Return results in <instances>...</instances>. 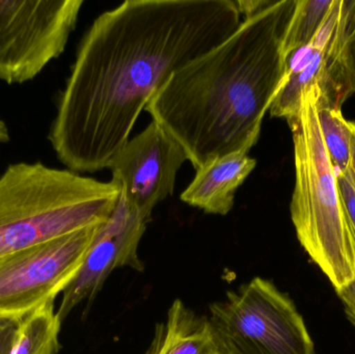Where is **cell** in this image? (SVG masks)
Listing matches in <instances>:
<instances>
[{
    "label": "cell",
    "mask_w": 355,
    "mask_h": 354,
    "mask_svg": "<svg viewBox=\"0 0 355 354\" xmlns=\"http://www.w3.org/2000/svg\"><path fill=\"white\" fill-rule=\"evenodd\" d=\"M235 0H128L87 29L60 93L50 145L67 170L108 168L173 73L231 37Z\"/></svg>",
    "instance_id": "1"
},
{
    "label": "cell",
    "mask_w": 355,
    "mask_h": 354,
    "mask_svg": "<svg viewBox=\"0 0 355 354\" xmlns=\"http://www.w3.org/2000/svg\"><path fill=\"white\" fill-rule=\"evenodd\" d=\"M295 0H275L210 51L173 73L146 107L196 170L248 152L287 81L283 39Z\"/></svg>",
    "instance_id": "2"
},
{
    "label": "cell",
    "mask_w": 355,
    "mask_h": 354,
    "mask_svg": "<svg viewBox=\"0 0 355 354\" xmlns=\"http://www.w3.org/2000/svg\"><path fill=\"white\" fill-rule=\"evenodd\" d=\"M121 189L42 162L10 164L0 176V257L98 226Z\"/></svg>",
    "instance_id": "3"
},
{
    "label": "cell",
    "mask_w": 355,
    "mask_h": 354,
    "mask_svg": "<svg viewBox=\"0 0 355 354\" xmlns=\"http://www.w3.org/2000/svg\"><path fill=\"white\" fill-rule=\"evenodd\" d=\"M293 137L295 183L290 212L296 236L336 292L355 276V234L321 133L314 87L287 121Z\"/></svg>",
    "instance_id": "4"
},
{
    "label": "cell",
    "mask_w": 355,
    "mask_h": 354,
    "mask_svg": "<svg viewBox=\"0 0 355 354\" xmlns=\"http://www.w3.org/2000/svg\"><path fill=\"white\" fill-rule=\"evenodd\" d=\"M208 321L217 354H316L294 301L265 278L211 305Z\"/></svg>",
    "instance_id": "5"
},
{
    "label": "cell",
    "mask_w": 355,
    "mask_h": 354,
    "mask_svg": "<svg viewBox=\"0 0 355 354\" xmlns=\"http://www.w3.org/2000/svg\"><path fill=\"white\" fill-rule=\"evenodd\" d=\"M314 87L318 107L341 109L355 94V0H334L310 45L287 57V81L270 116L297 114L304 89Z\"/></svg>",
    "instance_id": "6"
},
{
    "label": "cell",
    "mask_w": 355,
    "mask_h": 354,
    "mask_svg": "<svg viewBox=\"0 0 355 354\" xmlns=\"http://www.w3.org/2000/svg\"><path fill=\"white\" fill-rule=\"evenodd\" d=\"M83 0H0V80L35 79L66 49Z\"/></svg>",
    "instance_id": "7"
},
{
    "label": "cell",
    "mask_w": 355,
    "mask_h": 354,
    "mask_svg": "<svg viewBox=\"0 0 355 354\" xmlns=\"http://www.w3.org/2000/svg\"><path fill=\"white\" fill-rule=\"evenodd\" d=\"M98 227L0 257V316L23 317L55 301L78 274Z\"/></svg>",
    "instance_id": "8"
},
{
    "label": "cell",
    "mask_w": 355,
    "mask_h": 354,
    "mask_svg": "<svg viewBox=\"0 0 355 354\" xmlns=\"http://www.w3.org/2000/svg\"><path fill=\"white\" fill-rule=\"evenodd\" d=\"M187 160L181 145L152 121L127 141L108 168L125 201L151 222L154 208L174 193L178 172Z\"/></svg>",
    "instance_id": "9"
},
{
    "label": "cell",
    "mask_w": 355,
    "mask_h": 354,
    "mask_svg": "<svg viewBox=\"0 0 355 354\" xmlns=\"http://www.w3.org/2000/svg\"><path fill=\"white\" fill-rule=\"evenodd\" d=\"M149 222L120 193L114 211L98 227L78 274L62 292L58 310L60 321L83 301L92 303L116 268L143 272L139 247Z\"/></svg>",
    "instance_id": "10"
},
{
    "label": "cell",
    "mask_w": 355,
    "mask_h": 354,
    "mask_svg": "<svg viewBox=\"0 0 355 354\" xmlns=\"http://www.w3.org/2000/svg\"><path fill=\"white\" fill-rule=\"evenodd\" d=\"M256 166L257 160L246 152L215 158L196 170L182 193V202L206 213L227 215L233 209L236 193Z\"/></svg>",
    "instance_id": "11"
},
{
    "label": "cell",
    "mask_w": 355,
    "mask_h": 354,
    "mask_svg": "<svg viewBox=\"0 0 355 354\" xmlns=\"http://www.w3.org/2000/svg\"><path fill=\"white\" fill-rule=\"evenodd\" d=\"M145 354H217L208 317L176 299Z\"/></svg>",
    "instance_id": "12"
},
{
    "label": "cell",
    "mask_w": 355,
    "mask_h": 354,
    "mask_svg": "<svg viewBox=\"0 0 355 354\" xmlns=\"http://www.w3.org/2000/svg\"><path fill=\"white\" fill-rule=\"evenodd\" d=\"M60 328L54 301L43 303L23 316L10 354H58Z\"/></svg>",
    "instance_id": "13"
},
{
    "label": "cell",
    "mask_w": 355,
    "mask_h": 354,
    "mask_svg": "<svg viewBox=\"0 0 355 354\" xmlns=\"http://www.w3.org/2000/svg\"><path fill=\"white\" fill-rule=\"evenodd\" d=\"M334 0H295L283 39V53L290 54L310 45L320 28Z\"/></svg>",
    "instance_id": "14"
},
{
    "label": "cell",
    "mask_w": 355,
    "mask_h": 354,
    "mask_svg": "<svg viewBox=\"0 0 355 354\" xmlns=\"http://www.w3.org/2000/svg\"><path fill=\"white\" fill-rule=\"evenodd\" d=\"M318 107V105H317ZM319 124L327 153L337 174H346L352 155V131L342 109L318 107Z\"/></svg>",
    "instance_id": "15"
},
{
    "label": "cell",
    "mask_w": 355,
    "mask_h": 354,
    "mask_svg": "<svg viewBox=\"0 0 355 354\" xmlns=\"http://www.w3.org/2000/svg\"><path fill=\"white\" fill-rule=\"evenodd\" d=\"M21 319L16 316H0V354H10Z\"/></svg>",
    "instance_id": "16"
},
{
    "label": "cell",
    "mask_w": 355,
    "mask_h": 354,
    "mask_svg": "<svg viewBox=\"0 0 355 354\" xmlns=\"http://www.w3.org/2000/svg\"><path fill=\"white\" fill-rule=\"evenodd\" d=\"M338 186L355 234V187L347 174H337Z\"/></svg>",
    "instance_id": "17"
},
{
    "label": "cell",
    "mask_w": 355,
    "mask_h": 354,
    "mask_svg": "<svg viewBox=\"0 0 355 354\" xmlns=\"http://www.w3.org/2000/svg\"><path fill=\"white\" fill-rule=\"evenodd\" d=\"M273 1L275 0H236L235 2L240 16L243 15L244 19H248L268 8Z\"/></svg>",
    "instance_id": "18"
},
{
    "label": "cell",
    "mask_w": 355,
    "mask_h": 354,
    "mask_svg": "<svg viewBox=\"0 0 355 354\" xmlns=\"http://www.w3.org/2000/svg\"><path fill=\"white\" fill-rule=\"evenodd\" d=\"M338 297L346 307V312L355 317V276L354 280L337 291Z\"/></svg>",
    "instance_id": "19"
},
{
    "label": "cell",
    "mask_w": 355,
    "mask_h": 354,
    "mask_svg": "<svg viewBox=\"0 0 355 354\" xmlns=\"http://www.w3.org/2000/svg\"><path fill=\"white\" fill-rule=\"evenodd\" d=\"M348 126L352 131V155H350L349 166L346 174L348 175L355 187V123L348 121Z\"/></svg>",
    "instance_id": "20"
},
{
    "label": "cell",
    "mask_w": 355,
    "mask_h": 354,
    "mask_svg": "<svg viewBox=\"0 0 355 354\" xmlns=\"http://www.w3.org/2000/svg\"><path fill=\"white\" fill-rule=\"evenodd\" d=\"M10 141V131L3 121L0 120V143Z\"/></svg>",
    "instance_id": "21"
},
{
    "label": "cell",
    "mask_w": 355,
    "mask_h": 354,
    "mask_svg": "<svg viewBox=\"0 0 355 354\" xmlns=\"http://www.w3.org/2000/svg\"><path fill=\"white\" fill-rule=\"evenodd\" d=\"M346 316H347L348 320H349L350 324H352V326H354V328H355V317H354V316L352 315H350V314L347 313V312H346Z\"/></svg>",
    "instance_id": "22"
}]
</instances>
